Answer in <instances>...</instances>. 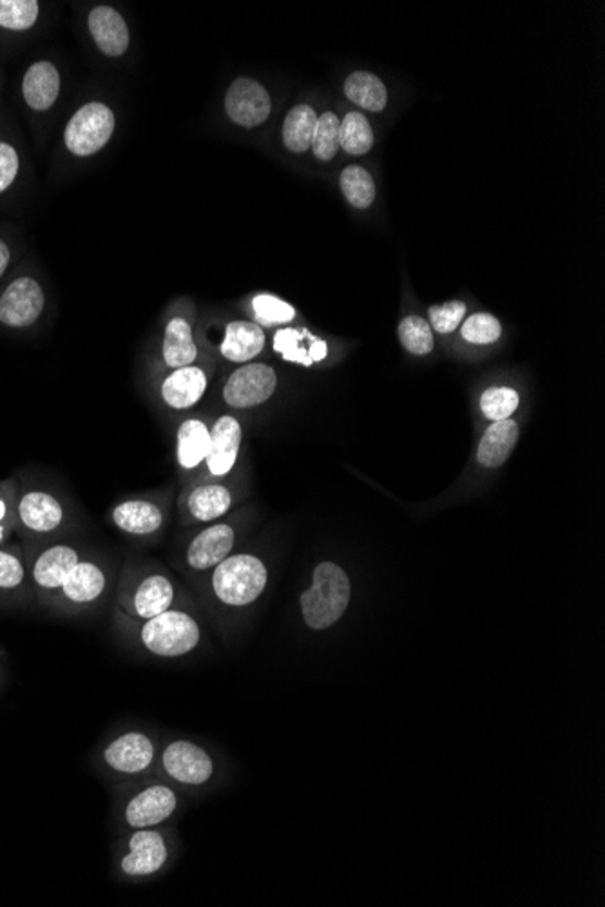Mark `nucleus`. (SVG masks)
Listing matches in <instances>:
<instances>
[{
  "label": "nucleus",
  "instance_id": "nucleus-31",
  "mask_svg": "<svg viewBox=\"0 0 605 907\" xmlns=\"http://www.w3.org/2000/svg\"><path fill=\"white\" fill-rule=\"evenodd\" d=\"M313 337L308 330L283 328L274 337V350L282 353L285 361L298 362L302 366H312L310 345Z\"/></svg>",
  "mask_w": 605,
  "mask_h": 907
},
{
  "label": "nucleus",
  "instance_id": "nucleus-14",
  "mask_svg": "<svg viewBox=\"0 0 605 907\" xmlns=\"http://www.w3.org/2000/svg\"><path fill=\"white\" fill-rule=\"evenodd\" d=\"M89 32L98 48L108 57H120L129 46V29L124 18L113 8H95L89 13Z\"/></svg>",
  "mask_w": 605,
  "mask_h": 907
},
{
  "label": "nucleus",
  "instance_id": "nucleus-9",
  "mask_svg": "<svg viewBox=\"0 0 605 907\" xmlns=\"http://www.w3.org/2000/svg\"><path fill=\"white\" fill-rule=\"evenodd\" d=\"M157 757V748L149 735L144 732H125L111 741L103 750V762L113 772L122 775H138L151 768Z\"/></svg>",
  "mask_w": 605,
  "mask_h": 907
},
{
  "label": "nucleus",
  "instance_id": "nucleus-38",
  "mask_svg": "<svg viewBox=\"0 0 605 907\" xmlns=\"http://www.w3.org/2000/svg\"><path fill=\"white\" fill-rule=\"evenodd\" d=\"M466 315V305L462 301H449L443 307L430 308V326L439 334H449L457 330Z\"/></svg>",
  "mask_w": 605,
  "mask_h": 907
},
{
  "label": "nucleus",
  "instance_id": "nucleus-8",
  "mask_svg": "<svg viewBox=\"0 0 605 907\" xmlns=\"http://www.w3.org/2000/svg\"><path fill=\"white\" fill-rule=\"evenodd\" d=\"M276 372L267 364H247L231 375L223 397L233 408H252L263 405L276 392Z\"/></svg>",
  "mask_w": 605,
  "mask_h": 907
},
{
  "label": "nucleus",
  "instance_id": "nucleus-29",
  "mask_svg": "<svg viewBox=\"0 0 605 907\" xmlns=\"http://www.w3.org/2000/svg\"><path fill=\"white\" fill-rule=\"evenodd\" d=\"M341 190L346 200L356 209H367L375 200V184L367 169L350 165L341 173Z\"/></svg>",
  "mask_w": 605,
  "mask_h": 907
},
{
  "label": "nucleus",
  "instance_id": "nucleus-5",
  "mask_svg": "<svg viewBox=\"0 0 605 907\" xmlns=\"http://www.w3.org/2000/svg\"><path fill=\"white\" fill-rule=\"evenodd\" d=\"M162 770L182 786H203L214 778V761L206 748L193 741L178 740L165 746Z\"/></svg>",
  "mask_w": 605,
  "mask_h": 907
},
{
  "label": "nucleus",
  "instance_id": "nucleus-10",
  "mask_svg": "<svg viewBox=\"0 0 605 907\" xmlns=\"http://www.w3.org/2000/svg\"><path fill=\"white\" fill-rule=\"evenodd\" d=\"M225 109L233 122L242 127H256L269 119L272 103L266 87L250 78H238L229 87Z\"/></svg>",
  "mask_w": 605,
  "mask_h": 907
},
{
  "label": "nucleus",
  "instance_id": "nucleus-7",
  "mask_svg": "<svg viewBox=\"0 0 605 907\" xmlns=\"http://www.w3.org/2000/svg\"><path fill=\"white\" fill-rule=\"evenodd\" d=\"M178 810V795L168 784H151L131 797L125 805L124 821L133 830L157 828Z\"/></svg>",
  "mask_w": 605,
  "mask_h": 907
},
{
  "label": "nucleus",
  "instance_id": "nucleus-25",
  "mask_svg": "<svg viewBox=\"0 0 605 907\" xmlns=\"http://www.w3.org/2000/svg\"><path fill=\"white\" fill-rule=\"evenodd\" d=\"M196 356H198V348L193 340L189 323L182 318L173 319L165 328V339H163V359L168 362V366H190Z\"/></svg>",
  "mask_w": 605,
  "mask_h": 907
},
{
  "label": "nucleus",
  "instance_id": "nucleus-21",
  "mask_svg": "<svg viewBox=\"0 0 605 907\" xmlns=\"http://www.w3.org/2000/svg\"><path fill=\"white\" fill-rule=\"evenodd\" d=\"M266 346V334L260 324L236 321L227 326L222 343V353L229 361L247 362L261 353Z\"/></svg>",
  "mask_w": 605,
  "mask_h": 907
},
{
  "label": "nucleus",
  "instance_id": "nucleus-37",
  "mask_svg": "<svg viewBox=\"0 0 605 907\" xmlns=\"http://www.w3.org/2000/svg\"><path fill=\"white\" fill-rule=\"evenodd\" d=\"M256 318L260 323L272 326V324L291 323L296 318V310L288 302L282 301L271 294H260L252 299Z\"/></svg>",
  "mask_w": 605,
  "mask_h": 907
},
{
  "label": "nucleus",
  "instance_id": "nucleus-6",
  "mask_svg": "<svg viewBox=\"0 0 605 907\" xmlns=\"http://www.w3.org/2000/svg\"><path fill=\"white\" fill-rule=\"evenodd\" d=\"M169 860L168 841L155 828L135 830L127 838V852L120 860V870L131 879L157 875Z\"/></svg>",
  "mask_w": 605,
  "mask_h": 907
},
{
  "label": "nucleus",
  "instance_id": "nucleus-39",
  "mask_svg": "<svg viewBox=\"0 0 605 907\" xmlns=\"http://www.w3.org/2000/svg\"><path fill=\"white\" fill-rule=\"evenodd\" d=\"M22 580H24V568H22L21 560L13 555L0 551V587L13 589L22 584Z\"/></svg>",
  "mask_w": 605,
  "mask_h": 907
},
{
  "label": "nucleus",
  "instance_id": "nucleus-33",
  "mask_svg": "<svg viewBox=\"0 0 605 907\" xmlns=\"http://www.w3.org/2000/svg\"><path fill=\"white\" fill-rule=\"evenodd\" d=\"M339 119L334 113L321 114L313 133V154L321 162H330L339 151Z\"/></svg>",
  "mask_w": 605,
  "mask_h": 907
},
{
  "label": "nucleus",
  "instance_id": "nucleus-2",
  "mask_svg": "<svg viewBox=\"0 0 605 907\" xmlns=\"http://www.w3.org/2000/svg\"><path fill=\"white\" fill-rule=\"evenodd\" d=\"M269 582V571L260 558L252 555L227 557L218 563L212 574V591L218 600L231 607L255 604Z\"/></svg>",
  "mask_w": 605,
  "mask_h": 907
},
{
  "label": "nucleus",
  "instance_id": "nucleus-26",
  "mask_svg": "<svg viewBox=\"0 0 605 907\" xmlns=\"http://www.w3.org/2000/svg\"><path fill=\"white\" fill-rule=\"evenodd\" d=\"M345 92L351 102L373 113L383 111L388 102V91L381 78L367 71H357L348 76L345 82Z\"/></svg>",
  "mask_w": 605,
  "mask_h": 907
},
{
  "label": "nucleus",
  "instance_id": "nucleus-18",
  "mask_svg": "<svg viewBox=\"0 0 605 907\" xmlns=\"http://www.w3.org/2000/svg\"><path fill=\"white\" fill-rule=\"evenodd\" d=\"M519 440V426L517 422L511 419H504L497 421L493 426L487 427L484 437H482L479 449H477V459L484 468H498L508 460L509 455L514 451Z\"/></svg>",
  "mask_w": 605,
  "mask_h": 907
},
{
  "label": "nucleus",
  "instance_id": "nucleus-3",
  "mask_svg": "<svg viewBox=\"0 0 605 907\" xmlns=\"http://www.w3.org/2000/svg\"><path fill=\"white\" fill-rule=\"evenodd\" d=\"M141 645L160 658H182L193 653L201 639L200 625L182 610H165L146 620L140 631Z\"/></svg>",
  "mask_w": 605,
  "mask_h": 907
},
{
  "label": "nucleus",
  "instance_id": "nucleus-28",
  "mask_svg": "<svg viewBox=\"0 0 605 907\" xmlns=\"http://www.w3.org/2000/svg\"><path fill=\"white\" fill-rule=\"evenodd\" d=\"M318 114L310 105H296L283 124V141L288 151L305 152L312 147Z\"/></svg>",
  "mask_w": 605,
  "mask_h": 907
},
{
  "label": "nucleus",
  "instance_id": "nucleus-15",
  "mask_svg": "<svg viewBox=\"0 0 605 907\" xmlns=\"http://www.w3.org/2000/svg\"><path fill=\"white\" fill-rule=\"evenodd\" d=\"M173 600V582L163 574H151L141 580L140 585L136 587L135 595L131 598V609L136 618L151 620L155 616L171 609Z\"/></svg>",
  "mask_w": 605,
  "mask_h": 907
},
{
  "label": "nucleus",
  "instance_id": "nucleus-41",
  "mask_svg": "<svg viewBox=\"0 0 605 907\" xmlns=\"http://www.w3.org/2000/svg\"><path fill=\"white\" fill-rule=\"evenodd\" d=\"M8 263H10V249L5 247L4 241H0V276L4 274Z\"/></svg>",
  "mask_w": 605,
  "mask_h": 907
},
{
  "label": "nucleus",
  "instance_id": "nucleus-23",
  "mask_svg": "<svg viewBox=\"0 0 605 907\" xmlns=\"http://www.w3.org/2000/svg\"><path fill=\"white\" fill-rule=\"evenodd\" d=\"M106 573L97 563L78 562L60 589L73 604H91L106 591Z\"/></svg>",
  "mask_w": 605,
  "mask_h": 907
},
{
  "label": "nucleus",
  "instance_id": "nucleus-20",
  "mask_svg": "<svg viewBox=\"0 0 605 907\" xmlns=\"http://www.w3.org/2000/svg\"><path fill=\"white\" fill-rule=\"evenodd\" d=\"M78 562L81 560L73 547L54 546L38 557L33 576L44 589H59Z\"/></svg>",
  "mask_w": 605,
  "mask_h": 907
},
{
  "label": "nucleus",
  "instance_id": "nucleus-11",
  "mask_svg": "<svg viewBox=\"0 0 605 907\" xmlns=\"http://www.w3.org/2000/svg\"><path fill=\"white\" fill-rule=\"evenodd\" d=\"M42 310V288L29 277H21L11 283L0 298V321L8 326L35 323Z\"/></svg>",
  "mask_w": 605,
  "mask_h": 907
},
{
  "label": "nucleus",
  "instance_id": "nucleus-16",
  "mask_svg": "<svg viewBox=\"0 0 605 907\" xmlns=\"http://www.w3.org/2000/svg\"><path fill=\"white\" fill-rule=\"evenodd\" d=\"M207 377L203 370L195 366L178 368L173 375L165 378L162 397L174 410H187L203 397Z\"/></svg>",
  "mask_w": 605,
  "mask_h": 907
},
{
  "label": "nucleus",
  "instance_id": "nucleus-17",
  "mask_svg": "<svg viewBox=\"0 0 605 907\" xmlns=\"http://www.w3.org/2000/svg\"><path fill=\"white\" fill-rule=\"evenodd\" d=\"M113 522L127 535L147 536L160 531L163 513L149 500H125L113 509Z\"/></svg>",
  "mask_w": 605,
  "mask_h": 907
},
{
  "label": "nucleus",
  "instance_id": "nucleus-27",
  "mask_svg": "<svg viewBox=\"0 0 605 907\" xmlns=\"http://www.w3.org/2000/svg\"><path fill=\"white\" fill-rule=\"evenodd\" d=\"M231 504H233V495L227 487L209 484L190 493L187 508L193 519L198 522H212L227 513Z\"/></svg>",
  "mask_w": 605,
  "mask_h": 907
},
{
  "label": "nucleus",
  "instance_id": "nucleus-1",
  "mask_svg": "<svg viewBox=\"0 0 605 907\" xmlns=\"http://www.w3.org/2000/svg\"><path fill=\"white\" fill-rule=\"evenodd\" d=\"M348 574L334 562L313 569L312 585L299 598L302 621L312 631H324L343 618L350 604Z\"/></svg>",
  "mask_w": 605,
  "mask_h": 907
},
{
  "label": "nucleus",
  "instance_id": "nucleus-4",
  "mask_svg": "<svg viewBox=\"0 0 605 907\" xmlns=\"http://www.w3.org/2000/svg\"><path fill=\"white\" fill-rule=\"evenodd\" d=\"M113 129V111L103 103H87L65 127V146L76 157H89L108 144Z\"/></svg>",
  "mask_w": 605,
  "mask_h": 907
},
{
  "label": "nucleus",
  "instance_id": "nucleus-30",
  "mask_svg": "<svg viewBox=\"0 0 605 907\" xmlns=\"http://www.w3.org/2000/svg\"><path fill=\"white\" fill-rule=\"evenodd\" d=\"M373 146V131L361 113H348L339 125V147L348 154H367Z\"/></svg>",
  "mask_w": 605,
  "mask_h": 907
},
{
  "label": "nucleus",
  "instance_id": "nucleus-24",
  "mask_svg": "<svg viewBox=\"0 0 605 907\" xmlns=\"http://www.w3.org/2000/svg\"><path fill=\"white\" fill-rule=\"evenodd\" d=\"M211 451V432L201 421H185L178 430L176 457L184 470H195Z\"/></svg>",
  "mask_w": 605,
  "mask_h": 907
},
{
  "label": "nucleus",
  "instance_id": "nucleus-34",
  "mask_svg": "<svg viewBox=\"0 0 605 907\" xmlns=\"http://www.w3.org/2000/svg\"><path fill=\"white\" fill-rule=\"evenodd\" d=\"M37 16V0H0V26L5 29H29Z\"/></svg>",
  "mask_w": 605,
  "mask_h": 907
},
{
  "label": "nucleus",
  "instance_id": "nucleus-35",
  "mask_svg": "<svg viewBox=\"0 0 605 907\" xmlns=\"http://www.w3.org/2000/svg\"><path fill=\"white\" fill-rule=\"evenodd\" d=\"M517 408H519V394L515 389L501 386V388L486 389L482 394L481 410L490 421L509 419Z\"/></svg>",
  "mask_w": 605,
  "mask_h": 907
},
{
  "label": "nucleus",
  "instance_id": "nucleus-32",
  "mask_svg": "<svg viewBox=\"0 0 605 907\" xmlns=\"http://www.w3.org/2000/svg\"><path fill=\"white\" fill-rule=\"evenodd\" d=\"M399 339L413 356H427L433 350L432 326L419 315H408L400 321Z\"/></svg>",
  "mask_w": 605,
  "mask_h": 907
},
{
  "label": "nucleus",
  "instance_id": "nucleus-22",
  "mask_svg": "<svg viewBox=\"0 0 605 907\" xmlns=\"http://www.w3.org/2000/svg\"><path fill=\"white\" fill-rule=\"evenodd\" d=\"M18 514L26 527L37 533H48L59 527L62 522V508L59 500L48 493H27L18 506Z\"/></svg>",
  "mask_w": 605,
  "mask_h": 907
},
{
  "label": "nucleus",
  "instance_id": "nucleus-19",
  "mask_svg": "<svg viewBox=\"0 0 605 907\" xmlns=\"http://www.w3.org/2000/svg\"><path fill=\"white\" fill-rule=\"evenodd\" d=\"M22 89H24V98L29 108L46 111L59 98V71L54 70V65L49 62H37L27 70Z\"/></svg>",
  "mask_w": 605,
  "mask_h": 907
},
{
  "label": "nucleus",
  "instance_id": "nucleus-40",
  "mask_svg": "<svg viewBox=\"0 0 605 907\" xmlns=\"http://www.w3.org/2000/svg\"><path fill=\"white\" fill-rule=\"evenodd\" d=\"M18 173V157L13 147L0 141V192H4Z\"/></svg>",
  "mask_w": 605,
  "mask_h": 907
},
{
  "label": "nucleus",
  "instance_id": "nucleus-42",
  "mask_svg": "<svg viewBox=\"0 0 605 907\" xmlns=\"http://www.w3.org/2000/svg\"><path fill=\"white\" fill-rule=\"evenodd\" d=\"M5 517V504L0 500V542L4 538V527H2V520Z\"/></svg>",
  "mask_w": 605,
  "mask_h": 907
},
{
  "label": "nucleus",
  "instance_id": "nucleus-12",
  "mask_svg": "<svg viewBox=\"0 0 605 907\" xmlns=\"http://www.w3.org/2000/svg\"><path fill=\"white\" fill-rule=\"evenodd\" d=\"M234 541H236V535H234L233 527L227 524L212 525L201 531L200 535L196 536L187 547L185 558L189 568L195 571L217 568L218 563L231 557Z\"/></svg>",
  "mask_w": 605,
  "mask_h": 907
},
{
  "label": "nucleus",
  "instance_id": "nucleus-13",
  "mask_svg": "<svg viewBox=\"0 0 605 907\" xmlns=\"http://www.w3.org/2000/svg\"><path fill=\"white\" fill-rule=\"evenodd\" d=\"M242 444V426L234 417H222L211 430V451L207 457V468L212 475H227L238 459Z\"/></svg>",
  "mask_w": 605,
  "mask_h": 907
},
{
  "label": "nucleus",
  "instance_id": "nucleus-36",
  "mask_svg": "<svg viewBox=\"0 0 605 907\" xmlns=\"http://www.w3.org/2000/svg\"><path fill=\"white\" fill-rule=\"evenodd\" d=\"M503 334V326L492 313H473L462 324V337L473 345H490Z\"/></svg>",
  "mask_w": 605,
  "mask_h": 907
}]
</instances>
